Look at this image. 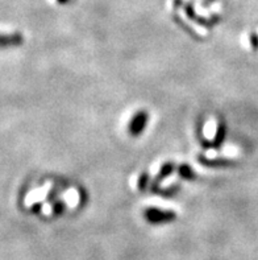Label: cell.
Segmentation results:
<instances>
[{"label":"cell","mask_w":258,"mask_h":260,"mask_svg":"<svg viewBox=\"0 0 258 260\" xmlns=\"http://www.w3.org/2000/svg\"><path fill=\"white\" fill-rule=\"evenodd\" d=\"M173 171H174V164H171V162H169V164H165L164 167L161 168V171H160V173L157 175V177H156V181H154L153 188L154 189L157 188V184H160L162 180H165L166 177H169V176L173 173Z\"/></svg>","instance_id":"obj_3"},{"label":"cell","mask_w":258,"mask_h":260,"mask_svg":"<svg viewBox=\"0 0 258 260\" xmlns=\"http://www.w3.org/2000/svg\"><path fill=\"white\" fill-rule=\"evenodd\" d=\"M178 172H179L180 177L185 178V180H195V173H194V171L191 168H190L189 165H180L179 169H178Z\"/></svg>","instance_id":"obj_5"},{"label":"cell","mask_w":258,"mask_h":260,"mask_svg":"<svg viewBox=\"0 0 258 260\" xmlns=\"http://www.w3.org/2000/svg\"><path fill=\"white\" fill-rule=\"evenodd\" d=\"M149 120V115L145 111L137 112L132 119L131 124H129V132L132 136H138L141 132L144 131L146 127V123Z\"/></svg>","instance_id":"obj_2"},{"label":"cell","mask_w":258,"mask_h":260,"mask_svg":"<svg viewBox=\"0 0 258 260\" xmlns=\"http://www.w3.org/2000/svg\"><path fill=\"white\" fill-rule=\"evenodd\" d=\"M23 41V37L19 36V35H15V36H3L2 37V44L3 46L7 45H17Z\"/></svg>","instance_id":"obj_6"},{"label":"cell","mask_w":258,"mask_h":260,"mask_svg":"<svg viewBox=\"0 0 258 260\" xmlns=\"http://www.w3.org/2000/svg\"><path fill=\"white\" fill-rule=\"evenodd\" d=\"M203 164L209 165V167H223V165H231V161L227 160H206V158H200Z\"/></svg>","instance_id":"obj_7"},{"label":"cell","mask_w":258,"mask_h":260,"mask_svg":"<svg viewBox=\"0 0 258 260\" xmlns=\"http://www.w3.org/2000/svg\"><path fill=\"white\" fill-rule=\"evenodd\" d=\"M148 181H149V176H148V175L141 176L140 180H138V188H140L141 190H144V189L146 188Z\"/></svg>","instance_id":"obj_8"},{"label":"cell","mask_w":258,"mask_h":260,"mask_svg":"<svg viewBox=\"0 0 258 260\" xmlns=\"http://www.w3.org/2000/svg\"><path fill=\"white\" fill-rule=\"evenodd\" d=\"M250 43H252V45L254 46L255 49H257V48H258V37H257V35H252V36H250Z\"/></svg>","instance_id":"obj_9"},{"label":"cell","mask_w":258,"mask_h":260,"mask_svg":"<svg viewBox=\"0 0 258 260\" xmlns=\"http://www.w3.org/2000/svg\"><path fill=\"white\" fill-rule=\"evenodd\" d=\"M207 2H209V0H207Z\"/></svg>","instance_id":"obj_10"},{"label":"cell","mask_w":258,"mask_h":260,"mask_svg":"<svg viewBox=\"0 0 258 260\" xmlns=\"http://www.w3.org/2000/svg\"><path fill=\"white\" fill-rule=\"evenodd\" d=\"M145 218L152 223H164L175 219V213L170 210H161L157 208H149L145 211Z\"/></svg>","instance_id":"obj_1"},{"label":"cell","mask_w":258,"mask_h":260,"mask_svg":"<svg viewBox=\"0 0 258 260\" xmlns=\"http://www.w3.org/2000/svg\"><path fill=\"white\" fill-rule=\"evenodd\" d=\"M224 138H226V127L223 124L219 125V128H217V132H216V136L213 139V143H212V147L215 148H219L222 143L224 142Z\"/></svg>","instance_id":"obj_4"}]
</instances>
